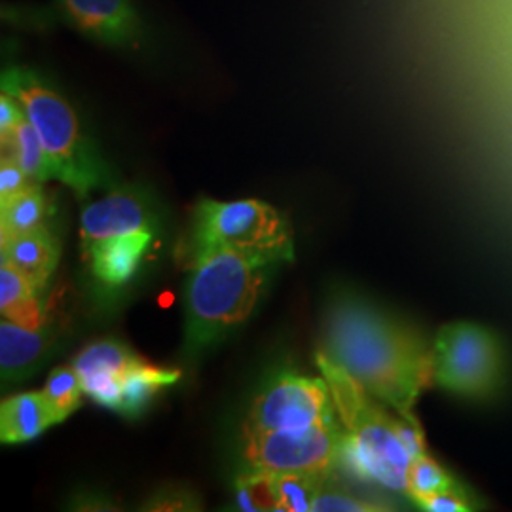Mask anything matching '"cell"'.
Wrapping results in <instances>:
<instances>
[{"mask_svg": "<svg viewBox=\"0 0 512 512\" xmlns=\"http://www.w3.org/2000/svg\"><path fill=\"white\" fill-rule=\"evenodd\" d=\"M321 353L366 391L414 425L421 395L433 387V340L353 294L332 300Z\"/></svg>", "mask_w": 512, "mask_h": 512, "instance_id": "cell-1", "label": "cell"}, {"mask_svg": "<svg viewBox=\"0 0 512 512\" xmlns=\"http://www.w3.org/2000/svg\"><path fill=\"white\" fill-rule=\"evenodd\" d=\"M315 359L329 385L334 414L344 435L340 465L359 478L406 495L410 463L427 452L421 425L404 420L374 399L321 351Z\"/></svg>", "mask_w": 512, "mask_h": 512, "instance_id": "cell-2", "label": "cell"}, {"mask_svg": "<svg viewBox=\"0 0 512 512\" xmlns=\"http://www.w3.org/2000/svg\"><path fill=\"white\" fill-rule=\"evenodd\" d=\"M188 266L184 344L194 355L249 319L275 264L219 249L190 258Z\"/></svg>", "mask_w": 512, "mask_h": 512, "instance_id": "cell-3", "label": "cell"}, {"mask_svg": "<svg viewBox=\"0 0 512 512\" xmlns=\"http://www.w3.org/2000/svg\"><path fill=\"white\" fill-rule=\"evenodd\" d=\"M0 84L2 92L18 99L27 120L37 129L52 179L67 184L80 198L110 183L109 165L86 135L73 105L46 76L29 67H10L2 73Z\"/></svg>", "mask_w": 512, "mask_h": 512, "instance_id": "cell-4", "label": "cell"}, {"mask_svg": "<svg viewBox=\"0 0 512 512\" xmlns=\"http://www.w3.org/2000/svg\"><path fill=\"white\" fill-rule=\"evenodd\" d=\"M228 249L268 260L293 262V230L275 207L260 200L196 203L186 245L188 260L211 251Z\"/></svg>", "mask_w": 512, "mask_h": 512, "instance_id": "cell-5", "label": "cell"}, {"mask_svg": "<svg viewBox=\"0 0 512 512\" xmlns=\"http://www.w3.org/2000/svg\"><path fill=\"white\" fill-rule=\"evenodd\" d=\"M505 349L494 330L475 321L442 325L433 338V387L463 401L494 399L505 385Z\"/></svg>", "mask_w": 512, "mask_h": 512, "instance_id": "cell-6", "label": "cell"}, {"mask_svg": "<svg viewBox=\"0 0 512 512\" xmlns=\"http://www.w3.org/2000/svg\"><path fill=\"white\" fill-rule=\"evenodd\" d=\"M338 420L302 431L245 429L243 456L258 473H330L342 459Z\"/></svg>", "mask_w": 512, "mask_h": 512, "instance_id": "cell-7", "label": "cell"}, {"mask_svg": "<svg viewBox=\"0 0 512 512\" xmlns=\"http://www.w3.org/2000/svg\"><path fill=\"white\" fill-rule=\"evenodd\" d=\"M336 420L325 378L279 374L249 410L245 429L302 431Z\"/></svg>", "mask_w": 512, "mask_h": 512, "instance_id": "cell-8", "label": "cell"}, {"mask_svg": "<svg viewBox=\"0 0 512 512\" xmlns=\"http://www.w3.org/2000/svg\"><path fill=\"white\" fill-rule=\"evenodd\" d=\"M54 4L74 31L103 46L137 50L147 38L145 21L133 0H54Z\"/></svg>", "mask_w": 512, "mask_h": 512, "instance_id": "cell-9", "label": "cell"}, {"mask_svg": "<svg viewBox=\"0 0 512 512\" xmlns=\"http://www.w3.org/2000/svg\"><path fill=\"white\" fill-rule=\"evenodd\" d=\"M152 207L143 190L139 188H114L107 196L90 203L82 211L80 238L82 251H90L93 245L118 238L124 234L152 230Z\"/></svg>", "mask_w": 512, "mask_h": 512, "instance_id": "cell-10", "label": "cell"}, {"mask_svg": "<svg viewBox=\"0 0 512 512\" xmlns=\"http://www.w3.org/2000/svg\"><path fill=\"white\" fill-rule=\"evenodd\" d=\"M141 359V355L122 342L99 340L82 349L73 366L82 378L86 395L95 403L116 412L124 378Z\"/></svg>", "mask_w": 512, "mask_h": 512, "instance_id": "cell-11", "label": "cell"}, {"mask_svg": "<svg viewBox=\"0 0 512 512\" xmlns=\"http://www.w3.org/2000/svg\"><path fill=\"white\" fill-rule=\"evenodd\" d=\"M0 247L2 262L12 264L33 283L38 293H42L61 255V247L54 234L42 226L19 236L0 239Z\"/></svg>", "mask_w": 512, "mask_h": 512, "instance_id": "cell-12", "label": "cell"}, {"mask_svg": "<svg viewBox=\"0 0 512 512\" xmlns=\"http://www.w3.org/2000/svg\"><path fill=\"white\" fill-rule=\"evenodd\" d=\"M54 332L46 329H29L10 319L0 323V368L4 382H16L29 376L46 353L52 348Z\"/></svg>", "mask_w": 512, "mask_h": 512, "instance_id": "cell-13", "label": "cell"}, {"mask_svg": "<svg viewBox=\"0 0 512 512\" xmlns=\"http://www.w3.org/2000/svg\"><path fill=\"white\" fill-rule=\"evenodd\" d=\"M152 236V230H143L93 245L90 251L84 253L90 258L93 275L109 287H120L128 283L147 253Z\"/></svg>", "mask_w": 512, "mask_h": 512, "instance_id": "cell-14", "label": "cell"}, {"mask_svg": "<svg viewBox=\"0 0 512 512\" xmlns=\"http://www.w3.org/2000/svg\"><path fill=\"white\" fill-rule=\"evenodd\" d=\"M61 423L42 391L19 393L0 404V439L4 444H21L37 439L46 429Z\"/></svg>", "mask_w": 512, "mask_h": 512, "instance_id": "cell-15", "label": "cell"}, {"mask_svg": "<svg viewBox=\"0 0 512 512\" xmlns=\"http://www.w3.org/2000/svg\"><path fill=\"white\" fill-rule=\"evenodd\" d=\"M0 311L6 319L29 329L44 325L37 289L8 262L0 264Z\"/></svg>", "mask_w": 512, "mask_h": 512, "instance_id": "cell-16", "label": "cell"}, {"mask_svg": "<svg viewBox=\"0 0 512 512\" xmlns=\"http://www.w3.org/2000/svg\"><path fill=\"white\" fill-rule=\"evenodd\" d=\"M181 378V372L175 368L150 365L145 359H141L133 366L124 378L122 384V397L118 404V414L126 418L139 416L156 393H160L164 387L177 384Z\"/></svg>", "mask_w": 512, "mask_h": 512, "instance_id": "cell-17", "label": "cell"}, {"mask_svg": "<svg viewBox=\"0 0 512 512\" xmlns=\"http://www.w3.org/2000/svg\"><path fill=\"white\" fill-rule=\"evenodd\" d=\"M48 213L50 205L40 190V184L29 186L12 200L0 203V239L42 228Z\"/></svg>", "mask_w": 512, "mask_h": 512, "instance_id": "cell-18", "label": "cell"}, {"mask_svg": "<svg viewBox=\"0 0 512 512\" xmlns=\"http://www.w3.org/2000/svg\"><path fill=\"white\" fill-rule=\"evenodd\" d=\"M332 473V471H330ZM330 473H274L270 488L275 511L311 512L315 497Z\"/></svg>", "mask_w": 512, "mask_h": 512, "instance_id": "cell-19", "label": "cell"}, {"mask_svg": "<svg viewBox=\"0 0 512 512\" xmlns=\"http://www.w3.org/2000/svg\"><path fill=\"white\" fill-rule=\"evenodd\" d=\"M2 147H8V154L4 152V156H10L35 183L52 179L46 150L42 147L37 129L27 120V116L18 128L2 139Z\"/></svg>", "mask_w": 512, "mask_h": 512, "instance_id": "cell-20", "label": "cell"}, {"mask_svg": "<svg viewBox=\"0 0 512 512\" xmlns=\"http://www.w3.org/2000/svg\"><path fill=\"white\" fill-rule=\"evenodd\" d=\"M42 395L57 412L61 421H65L74 410L80 408L86 391H84L82 378L73 365L59 366L50 372L42 389Z\"/></svg>", "mask_w": 512, "mask_h": 512, "instance_id": "cell-21", "label": "cell"}, {"mask_svg": "<svg viewBox=\"0 0 512 512\" xmlns=\"http://www.w3.org/2000/svg\"><path fill=\"white\" fill-rule=\"evenodd\" d=\"M459 484L454 476L450 475L437 459L431 458L429 452L412 459L408 469V488L406 497L412 501L425 497V495L444 492L448 488H454Z\"/></svg>", "mask_w": 512, "mask_h": 512, "instance_id": "cell-22", "label": "cell"}, {"mask_svg": "<svg viewBox=\"0 0 512 512\" xmlns=\"http://www.w3.org/2000/svg\"><path fill=\"white\" fill-rule=\"evenodd\" d=\"M389 511L382 503L370 501L359 495L349 494L334 484H330V475L323 482L319 494L315 497L311 512H378Z\"/></svg>", "mask_w": 512, "mask_h": 512, "instance_id": "cell-23", "label": "cell"}, {"mask_svg": "<svg viewBox=\"0 0 512 512\" xmlns=\"http://www.w3.org/2000/svg\"><path fill=\"white\" fill-rule=\"evenodd\" d=\"M236 501L241 511H275L270 475L249 471L247 475L239 476L236 484Z\"/></svg>", "mask_w": 512, "mask_h": 512, "instance_id": "cell-24", "label": "cell"}, {"mask_svg": "<svg viewBox=\"0 0 512 512\" xmlns=\"http://www.w3.org/2000/svg\"><path fill=\"white\" fill-rule=\"evenodd\" d=\"M421 511L427 512H471L480 509V503L461 482L444 492L425 495L414 501Z\"/></svg>", "mask_w": 512, "mask_h": 512, "instance_id": "cell-25", "label": "cell"}, {"mask_svg": "<svg viewBox=\"0 0 512 512\" xmlns=\"http://www.w3.org/2000/svg\"><path fill=\"white\" fill-rule=\"evenodd\" d=\"M35 183L10 156L2 154L0 162V203L12 200Z\"/></svg>", "mask_w": 512, "mask_h": 512, "instance_id": "cell-26", "label": "cell"}, {"mask_svg": "<svg viewBox=\"0 0 512 512\" xmlns=\"http://www.w3.org/2000/svg\"><path fill=\"white\" fill-rule=\"evenodd\" d=\"M23 120L25 112L21 109L18 99L10 93H0V139H6Z\"/></svg>", "mask_w": 512, "mask_h": 512, "instance_id": "cell-27", "label": "cell"}]
</instances>
